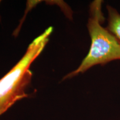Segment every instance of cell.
I'll return each mask as SVG.
<instances>
[{
    "label": "cell",
    "mask_w": 120,
    "mask_h": 120,
    "mask_svg": "<svg viewBox=\"0 0 120 120\" xmlns=\"http://www.w3.org/2000/svg\"><path fill=\"white\" fill-rule=\"evenodd\" d=\"M102 4L103 1L96 0L90 4L87 24L91 41L90 50L79 67L68 73L64 79H71L94 66L105 65L113 61L120 60V43L107 28L101 25L105 19L102 11Z\"/></svg>",
    "instance_id": "1"
},
{
    "label": "cell",
    "mask_w": 120,
    "mask_h": 120,
    "mask_svg": "<svg viewBox=\"0 0 120 120\" xmlns=\"http://www.w3.org/2000/svg\"><path fill=\"white\" fill-rule=\"evenodd\" d=\"M53 30L49 27L33 40L19 62L0 79V116L16 102L28 96L26 91L32 77L30 67L43 51Z\"/></svg>",
    "instance_id": "2"
},
{
    "label": "cell",
    "mask_w": 120,
    "mask_h": 120,
    "mask_svg": "<svg viewBox=\"0 0 120 120\" xmlns=\"http://www.w3.org/2000/svg\"><path fill=\"white\" fill-rule=\"evenodd\" d=\"M108 13L107 28L116 37L120 43V13L111 6H107Z\"/></svg>",
    "instance_id": "3"
},
{
    "label": "cell",
    "mask_w": 120,
    "mask_h": 120,
    "mask_svg": "<svg viewBox=\"0 0 120 120\" xmlns=\"http://www.w3.org/2000/svg\"><path fill=\"white\" fill-rule=\"evenodd\" d=\"M1 1H0V3H1ZM0 21H1V16H0Z\"/></svg>",
    "instance_id": "4"
}]
</instances>
